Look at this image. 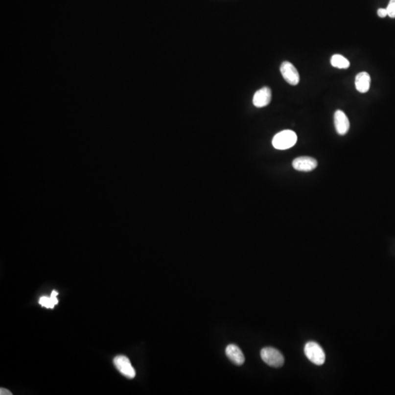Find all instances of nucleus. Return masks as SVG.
Here are the masks:
<instances>
[{"instance_id":"f257e3e1","label":"nucleus","mask_w":395,"mask_h":395,"mask_svg":"<svg viewBox=\"0 0 395 395\" xmlns=\"http://www.w3.org/2000/svg\"><path fill=\"white\" fill-rule=\"evenodd\" d=\"M297 141L295 132L286 130L277 133L272 139V145L275 149L285 150L293 147Z\"/></svg>"},{"instance_id":"f03ea898","label":"nucleus","mask_w":395,"mask_h":395,"mask_svg":"<svg viewBox=\"0 0 395 395\" xmlns=\"http://www.w3.org/2000/svg\"><path fill=\"white\" fill-rule=\"evenodd\" d=\"M304 353L307 359L316 365H322L325 362L326 356L320 345L316 342L310 341L304 346Z\"/></svg>"},{"instance_id":"7ed1b4c3","label":"nucleus","mask_w":395,"mask_h":395,"mask_svg":"<svg viewBox=\"0 0 395 395\" xmlns=\"http://www.w3.org/2000/svg\"><path fill=\"white\" fill-rule=\"evenodd\" d=\"M261 359L265 363L273 368H280L284 364V356L279 350L272 347H266L261 351Z\"/></svg>"},{"instance_id":"20e7f679","label":"nucleus","mask_w":395,"mask_h":395,"mask_svg":"<svg viewBox=\"0 0 395 395\" xmlns=\"http://www.w3.org/2000/svg\"><path fill=\"white\" fill-rule=\"evenodd\" d=\"M280 72L285 81L290 85L296 86L300 83V73L295 66L290 62H283L280 66Z\"/></svg>"},{"instance_id":"39448f33","label":"nucleus","mask_w":395,"mask_h":395,"mask_svg":"<svg viewBox=\"0 0 395 395\" xmlns=\"http://www.w3.org/2000/svg\"><path fill=\"white\" fill-rule=\"evenodd\" d=\"M114 364L116 369L124 376L133 379L136 376V371L132 366L131 361L125 356H117L114 359Z\"/></svg>"},{"instance_id":"423d86ee","label":"nucleus","mask_w":395,"mask_h":395,"mask_svg":"<svg viewBox=\"0 0 395 395\" xmlns=\"http://www.w3.org/2000/svg\"><path fill=\"white\" fill-rule=\"evenodd\" d=\"M292 165L294 169L297 171L308 172L313 171L317 167L318 163L314 158L304 156L296 158L293 161Z\"/></svg>"},{"instance_id":"0eeeda50","label":"nucleus","mask_w":395,"mask_h":395,"mask_svg":"<svg viewBox=\"0 0 395 395\" xmlns=\"http://www.w3.org/2000/svg\"><path fill=\"white\" fill-rule=\"evenodd\" d=\"M334 119V126L337 133L340 136L346 135L350 128V122L346 114L341 110L336 111Z\"/></svg>"},{"instance_id":"6e6552de","label":"nucleus","mask_w":395,"mask_h":395,"mask_svg":"<svg viewBox=\"0 0 395 395\" xmlns=\"http://www.w3.org/2000/svg\"><path fill=\"white\" fill-rule=\"evenodd\" d=\"M272 100V91L269 87L260 89L254 94L253 103L257 108H263L268 106Z\"/></svg>"},{"instance_id":"1a4fd4ad","label":"nucleus","mask_w":395,"mask_h":395,"mask_svg":"<svg viewBox=\"0 0 395 395\" xmlns=\"http://www.w3.org/2000/svg\"><path fill=\"white\" fill-rule=\"evenodd\" d=\"M226 354L235 365H242L245 362V356L236 345H229L226 349Z\"/></svg>"},{"instance_id":"9d476101","label":"nucleus","mask_w":395,"mask_h":395,"mask_svg":"<svg viewBox=\"0 0 395 395\" xmlns=\"http://www.w3.org/2000/svg\"><path fill=\"white\" fill-rule=\"evenodd\" d=\"M371 82V75L367 72H359L355 78V87L360 93H366L369 91Z\"/></svg>"},{"instance_id":"9b49d317","label":"nucleus","mask_w":395,"mask_h":395,"mask_svg":"<svg viewBox=\"0 0 395 395\" xmlns=\"http://www.w3.org/2000/svg\"><path fill=\"white\" fill-rule=\"evenodd\" d=\"M331 66L339 69H347L350 66V62L348 59L340 54H334L330 60Z\"/></svg>"},{"instance_id":"f8f14e48","label":"nucleus","mask_w":395,"mask_h":395,"mask_svg":"<svg viewBox=\"0 0 395 395\" xmlns=\"http://www.w3.org/2000/svg\"><path fill=\"white\" fill-rule=\"evenodd\" d=\"M58 295L57 291H53L51 293V297H43L40 299V304L43 307H46V308H54V306L58 303V300H57V296Z\"/></svg>"},{"instance_id":"ddd939ff","label":"nucleus","mask_w":395,"mask_h":395,"mask_svg":"<svg viewBox=\"0 0 395 395\" xmlns=\"http://www.w3.org/2000/svg\"><path fill=\"white\" fill-rule=\"evenodd\" d=\"M388 16L390 18L395 19V0H390L388 6L387 7Z\"/></svg>"},{"instance_id":"4468645a","label":"nucleus","mask_w":395,"mask_h":395,"mask_svg":"<svg viewBox=\"0 0 395 395\" xmlns=\"http://www.w3.org/2000/svg\"><path fill=\"white\" fill-rule=\"evenodd\" d=\"M378 16L381 18H385L388 16L387 8H379L378 10Z\"/></svg>"},{"instance_id":"2eb2a0df","label":"nucleus","mask_w":395,"mask_h":395,"mask_svg":"<svg viewBox=\"0 0 395 395\" xmlns=\"http://www.w3.org/2000/svg\"><path fill=\"white\" fill-rule=\"evenodd\" d=\"M0 395H12V393L8 390L4 388L0 389Z\"/></svg>"}]
</instances>
